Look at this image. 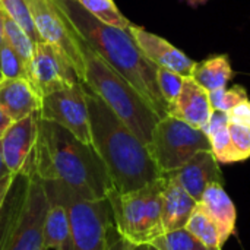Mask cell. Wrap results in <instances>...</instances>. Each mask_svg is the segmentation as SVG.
<instances>
[{
	"mask_svg": "<svg viewBox=\"0 0 250 250\" xmlns=\"http://www.w3.org/2000/svg\"><path fill=\"white\" fill-rule=\"evenodd\" d=\"M44 182H60L82 199H107L116 189L92 145L83 144L63 126L38 117L32 154L22 170Z\"/></svg>",
	"mask_w": 250,
	"mask_h": 250,
	"instance_id": "1",
	"label": "cell"
},
{
	"mask_svg": "<svg viewBox=\"0 0 250 250\" xmlns=\"http://www.w3.org/2000/svg\"><path fill=\"white\" fill-rule=\"evenodd\" d=\"M83 83V82H82ZM92 146L103 160L119 193L144 189L163 177L148 146L83 83Z\"/></svg>",
	"mask_w": 250,
	"mask_h": 250,
	"instance_id": "2",
	"label": "cell"
},
{
	"mask_svg": "<svg viewBox=\"0 0 250 250\" xmlns=\"http://www.w3.org/2000/svg\"><path fill=\"white\" fill-rule=\"evenodd\" d=\"M81 38L98 53L116 72L130 82L160 117L168 114L158 82L155 66L139 48L127 29L107 25L94 18L76 0H53Z\"/></svg>",
	"mask_w": 250,
	"mask_h": 250,
	"instance_id": "3",
	"label": "cell"
},
{
	"mask_svg": "<svg viewBox=\"0 0 250 250\" xmlns=\"http://www.w3.org/2000/svg\"><path fill=\"white\" fill-rule=\"evenodd\" d=\"M83 59V83L148 146L152 130L161 119L141 92L95 53L76 32Z\"/></svg>",
	"mask_w": 250,
	"mask_h": 250,
	"instance_id": "4",
	"label": "cell"
},
{
	"mask_svg": "<svg viewBox=\"0 0 250 250\" xmlns=\"http://www.w3.org/2000/svg\"><path fill=\"white\" fill-rule=\"evenodd\" d=\"M47 198L63 204L69 214L72 250H107L116 231L113 209L107 199L88 201L60 182H44Z\"/></svg>",
	"mask_w": 250,
	"mask_h": 250,
	"instance_id": "5",
	"label": "cell"
},
{
	"mask_svg": "<svg viewBox=\"0 0 250 250\" xmlns=\"http://www.w3.org/2000/svg\"><path fill=\"white\" fill-rule=\"evenodd\" d=\"M163 183L164 174L144 189L127 193L114 190L108 196L114 227L130 245H151L164 233Z\"/></svg>",
	"mask_w": 250,
	"mask_h": 250,
	"instance_id": "6",
	"label": "cell"
},
{
	"mask_svg": "<svg viewBox=\"0 0 250 250\" xmlns=\"http://www.w3.org/2000/svg\"><path fill=\"white\" fill-rule=\"evenodd\" d=\"M148 151L163 174L183 167L201 151H211V142L202 129L167 114L152 130Z\"/></svg>",
	"mask_w": 250,
	"mask_h": 250,
	"instance_id": "7",
	"label": "cell"
},
{
	"mask_svg": "<svg viewBox=\"0 0 250 250\" xmlns=\"http://www.w3.org/2000/svg\"><path fill=\"white\" fill-rule=\"evenodd\" d=\"M40 40L57 47L83 81V59L75 28L53 0H26Z\"/></svg>",
	"mask_w": 250,
	"mask_h": 250,
	"instance_id": "8",
	"label": "cell"
},
{
	"mask_svg": "<svg viewBox=\"0 0 250 250\" xmlns=\"http://www.w3.org/2000/svg\"><path fill=\"white\" fill-rule=\"evenodd\" d=\"M38 114L44 120L63 126L83 144L92 145L89 111L82 82L42 97Z\"/></svg>",
	"mask_w": 250,
	"mask_h": 250,
	"instance_id": "9",
	"label": "cell"
},
{
	"mask_svg": "<svg viewBox=\"0 0 250 250\" xmlns=\"http://www.w3.org/2000/svg\"><path fill=\"white\" fill-rule=\"evenodd\" d=\"M28 79L42 97L82 82L69 59L54 45L38 41L28 62Z\"/></svg>",
	"mask_w": 250,
	"mask_h": 250,
	"instance_id": "10",
	"label": "cell"
},
{
	"mask_svg": "<svg viewBox=\"0 0 250 250\" xmlns=\"http://www.w3.org/2000/svg\"><path fill=\"white\" fill-rule=\"evenodd\" d=\"M28 177L25 205L4 250H45L44 221L50 202L42 180L35 174Z\"/></svg>",
	"mask_w": 250,
	"mask_h": 250,
	"instance_id": "11",
	"label": "cell"
},
{
	"mask_svg": "<svg viewBox=\"0 0 250 250\" xmlns=\"http://www.w3.org/2000/svg\"><path fill=\"white\" fill-rule=\"evenodd\" d=\"M127 31L135 38L144 54L158 67L168 69L182 76H192L196 67V62L186 56L182 50L174 47L163 37L149 32L148 29L130 22Z\"/></svg>",
	"mask_w": 250,
	"mask_h": 250,
	"instance_id": "12",
	"label": "cell"
},
{
	"mask_svg": "<svg viewBox=\"0 0 250 250\" xmlns=\"http://www.w3.org/2000/svg\"><path fill=\"white\" fill-rule=\"evenodd\" d=\"M38 117L40 114L34 113L21 120L12 122L1 135L0 152L12 176L22 173L32 154L38 132Z\"/></svg>",
	"mask_w": 250,
	"mask_h": 250,
	"instance_id": "13",
	"label": "cell"
},
{
	"mask_svg": "<svg viewBox=\"0 0 250 250\" xmlns=\"http://www.w3.org/2000/svg\"><path fill=\"white\" fill-rule=\"evenodd\" d=\"M168 174L198 202L211 183H223L220 163L214 157L212 151L198 152L183 167Z\"/></svg>",
	"mask_w": 250,
	"mask_h": 250,
	"instance_id": "14",
	"label": "cell"
},
{
	"mask_svg": "<svg viewBox=\"0 0 250 250\" xmlns=\"http://www.w3.org/2000/svg\"><path fill=\"white\" fill-rule=\"evenodd\" d=\"M212 111L209 91L201 86L192 76L185 78L180 94L168 107V114L202 130L208 125Z\"/></svg>",
	"mask_w": 250,
	"mask_h": 250,
	"instance_id": "15",
	"label": "cell"
},
{
	"mask_svg": "<svg viewBox=\"0 0 250 250\" xmlns=\"http://www.w3.org/2000/svg\"><path fill=\"white\" fill-rule=\"evenodd\" d=\"M0 107L12 122H16L40 111L41 95L28 78L3 79L0 82Z\"/></svg>",
	"mask_w": 250,
	"mask_h": 250,
	"instance_id": "16",
	"label": "cell"
},
{
	"mask_svg": "<svg viewBox=\"0 0 250 250\" xmlns=\"http://www.w3.org/2000/svg\"><path fill=\"white\" fill-rule=\"evenodd\" d=\"M199 204L204 207V209L217 224L220 231V242L221 246H224L236 231L237 212H236V205L229 196V193L226 192L223 183L220 182L211 183L205 189Z\"/></svg>",
	"mask_w": 250,
	"mask_h": 250,
	"instance_id": "17",
	"label": "cell"
},
{
	"mask_svg": "<svg viewBox=\"0 0 250 250\" xmlns=\"http://www.w3.org/2000/svg\"><path fill=\"white\" fill-rule=\"evenodd\" d=\"M196 205L198 201H195L170 174H164V183H163L164 233L177 229H185Z\"/></svg>",
	"mask_w": 250,
	"mask_h": 250,
	"instance_id": "18",
	"label": "cell"
},
{
	"mask_svg": "<svg viewBox=\"0 0 250 250\" xmlns=\"http://www.w3.org/2000/svg\"><path fill=\"white\" fill-rule=\"evenodd\" d=\"M28 182L29 177L23 173L13 176L12 186L0 209V250H4L6 243L21 217V212L25 205Z\"/></svg>",
	"mask_w": 250,
	"mask_h": 250,
	"instance_id": "19",
	"label": "cell"
},
{
	"mask_svg": "<svg viewBox=\"0 0 250 250\" xmlns=\"http://www.w3.org/2000/svg\"><path fill=\"white\" fill-rule=\"evenodd\" d=\"M48 209L44 221L45 250H72V231L67 209L63 204L48 199Z\"/></svg>",
	"mask_w": 250,
	"mask_h": 250,
	"instance_id": "20",
	"label": "cell"
},
{
	"mask_svg": "<svg viewBox=\"0 0 250 250\" xmlns=\"http://www.w3.org/2000/svg\"><path fill=\"white\" fill-rule=\"evenodd\" d=\"M233 67L230 64L227 54H215L204 62L198 63L192 78L204 86L207 91L212 92L220 88H226L233 79Z\"/></svg>",
	"mask_w": 250,
	"mask_h": 250,
	"instance_id": "21",
	"label": "cell"
},
{
	"mask_svg": "<svg viewBox=\"0 0 250 250\" xmlns=\"http://www.w3.org/2000/svg\"><path fill=\"white\" fill-rule=\"evenodd\" d=\"M185 229L205 246H208L211 249L223 250L221 242H220L218 227L199 202H198L196 208L193 209L192 215L189 217Z\"/></svg>",
	"mask_w": 250,
	"mask_h": 250,
	"instance_id": "22",
	"label": "cell"
},
{
	"mask_svg": "<svg viewBox=\"0 0 250 250\" xmlns=\"http://www.w3.org/2000/svg\"><path fill=\"white\" fill-rule=\"evenodd\" d=\"M0 16H1V23H3V34L4 40L15 48V51L23 59V62L28 66V62L34 53V40L26 34L25 29H22L7 13H4L0 9Z\"/></svg>",
	"mask_w": 250,
	"mask_h": 250,
	"instance_id": "23",
	"label": "cell"
},
{
	"mask_svg": "<svg viewBox=\"0 0 250 250\" xmlns=\"http://www.w3.org/2000/svg\"><path fill=\"white\" fill-rule=\"evenodd\" d=\"M76 1L85 10H88L94 18H97L98 21L107 25L122 29H127L130 25L127 18L117 9L113 0H76Z\"/></svg>",
	"mask_w": 250,
	"mask_h": 250,
	"instance_id": "24",
	"label": "cell"
},
{
	"mask_svg": "<svg viewBox=\"0 0 250 250\" xmlns=\"http://www.w3.org/2000/svg\"><path fill=\"white\" fill-rule=\"evenodd\" d=\"M151 246L157 248L158 250H217L201 243L186 229L166 231L160 237H157L151 243Z\"/></svg>",
	"mask_w": 250,
	"mask_h": 250,
	"instance_id": "25",
	"label": "cell"
},
{
	"mask_svg": "<svg viewBox=\"0 0 250 250\" xmlns=\"http://www.w3.org/2000/svg\"><path fill=\"white\" fill-rule=\"evenodd\" d=\"M0 6L4 13H7L22 29L26 31V34L34 40V42L41 41L31 18L26 0H0Z\"/></svg>",
	"mask_w": 250,
	"mask_h": 250,
	"instance_id": "26",
	"label": "cell"
},
{
	"mask_svg": "<svg viewBox=\"0 0 250 250\" xmlns=\"http://www.w3.org/2000/svg\"><path fill=\"white\" fill-rule=\"evenodd\" d=\"M0 70L4 79L28 78L26 63L6 40H3V44L0 48Z\"/></svg>",
	"mask_w": 250,
	"mask_h": 250,
	"instance_id": "27",
	"label": "cell"
},
{
	"mask_svg": "<svg viewBox=\"0 0 250 250\" xmlns=\"http://www.w3.org/2000/svg\"><path fill=\"white\" fill-rule=\"evenodd\" d=\"M209 100H211V105L214 110L229 113L242 101L249 100V95L245 86L233 85L231 88L226 86V88H220V89L209 92Z\"/></svg>",
	"mask_w": 250,
	"mask_h": 250,
	"instance_id": "28",
	"label": "cell"
},
{
	"mask_svg": "<svg viewBox=\"0 0 250 250\" xmlns=\"http://www.w3.org/2000/svg\"><path fill=\"white\" fill-rule=\"evenodd\" d=\"M208 138H209V142H211V151H212L214 157L217 158V161L220 164L240 163V160H239V157H237V154L234 151V146L231 144V136H230L229 126L214 132Z\"/></svg>",
	"mask_w": 250,
	"mask_h": 250,
	"instance_id": "29",
	"label": "cell"
},
{
	"mask_svg": "<svg viewBox=\"0 0 250 250\" xmlns=\"http://www.w3.org/2000/svg\"><path fill=\"white\" fill-rule=\"evenodd\" d=\"M185 78L186 76H182V75H179L176 72H171L168 69H163V67L157 69L158 88H160V92H161V95H163V98H164V101L167 103L168 107L173 104V101L180 94Z\"/></svg>",
	"mask_w": 250,
	"mask_h": 250,
	"instance_id": "30",
	"label": "cell"
},
{
	"mask_svg": "<svg viewBox=\"0 0 250 250\" xmlns=\"http://www.w3.org/2000/svg\"><path fill=\"white\" fill-rule=\"evenodd\" d=\"M229 130L231 136V144L234 146L239 160L246 161L248 158H250V126L230 123Z\"/></svg>",
	"mask_w": 250,
	"mask_h": 250,
	"instance_id": "31",
	"label": "cell"
},
{
	"mask_svg": "<svg viewBox=\"0 0 250 250\" xmlns=\"http://www.w3.org/2000/svg\"><path fill=\"white\" fill-rule=\"evenodd\" d=\"M227 114H229L230 123L250 126V100L242 101L234 108H231Z\"/></svg>",
	"mask_w": 250,
	"mask_h": 250,
	"instance_id": "32",
	"label": "cell"
},
{
	"mask_svg": "<svg viewBox=\"0 0 250 250\" xmlns=\"http://www.w3.org/2000/svg\"><path fill=\"white\" fill-rule=\"evenodd\" d=\"M230 125V119H229V114L224 113V111H218V110H214L212 111V116L208 122V125L205 126L204 132L207 133V136L212 135L214 132L223 129V127H227Z\"/></svg>",
	"mask_w": 250,
	"mask_h": 250,
	"instance_id": "33",
	"label": "cell"
},
{
	"mask_svg": "<svg viewBox=\"0 0 250 250\" xmlns=\"http://www.w3.org/2000/svg\"><path fill=\"white\" fill-rule=\"evenodd\" d=\"M12 182H13V176H12V174L3 177V179L0 180V209H1V207H3V202H4V199H6V196H7V192H9V189H10V186H12Z\"/></svg>",
	"mask_w": 250,
	"mask_h": 250,
	"instance_id": "34",
	"label": "cell"
},
{
	"mask_svg": "<svg viewBox=\"0 0 250 250\" xmlns=\"http://www.w3.org/2000/svg\"><path fill=\"white\" fill-rule=\"evenodd\" d=\"M129 246H130V243L129 242H126L119 233L116 234V237H113L111 239V242H110V245H108V248L107 250H129Z\"/></svg>",
	"mask_w": 250,
	"mask_h": 250,
	"instance_id": "35",
	"label": "cell"
},
{
	"mask_svg": "<svg viewBox=\"0 0 250 250\" xmlns=\"http://www.w3.org/2000/svg\"><path fill=\"white\" fill-rule=\"evenodd\" d=\"M12 125V119L6 114V111L0 107V130L4 132Z\"/></svg>",
	"mask_w": 250,
	"mask_h": 250,
	"instance_id": "36",
	"label": "cell"
},
{
	"mask_svg": "<svg viewBox=\"0 0 250 250\" xmlns=\"http://www.w3.org/2000/svg\"><path fill=\"white\" fill-rule=\"evenodd\" d=\"M10 173H9V170H7V167H6V164H4V161H3V157H1V152H0V180L3 179V177H6V176H9Z\"/></svg>",
	"mask_w": 250,
	"mask_h": 250,
	"instance_id": "37",
	"label": "cell"
},
{
	"mask_svg": "<svg viewBox=\"0 0 250 250\" xmlns=\"http://www.w3.org/2000/svg\"><path fill=\"white\" fill-rule=\"evenodd\" d=\"M129 250H148V245H130Z\"/></svg>",
	"mask_w": 250,
	"mask_h": 250,
	"instance_id": "38",
	"label": "cell"
},
{
	"mask_svg": "<svg viewBox=\"0 0 250 250\" xmlns=\"http://www.w3.org/2000/svg\"><path fill=\"white\" fill-rule=\"evenodd\" d=\"M3 40H4V34H3V23H1V16H0V48H1Z\"/></svg>",
	"mask_w": 250,
	"mask_h": 250,
	"instance_id": "39",
	"label": "cell"
},
{
	"mask_svg": "<svg viewBox=\"0 0 250 250\" xmlns=\"http://www.w3.org/2000/svg\"><path fill=\"white\" fill-rule=\"evenodd\" d=\"M186 1H189L190 4L196 6V4H202V3H205V1H208V0H186Z\"/></svg>",
	"mask_w": 250,
	"mask_h": 250,
	"instance_id": "40",
	"label": "cell"
},
{
	"mask_svg": "<svg viewBox=\"0 0 250 250\" xmlns=\"http://www.w3.org/2000/svg\"><path fill=\"white\" fill-rule=\"evenodd\" d=\"M148 250H158L157 248H154V246H151V245H148Z\"/></svg>",
	"mask_w": 250,
	"mask_h": 250,
	"instance_id": "41",
	"label": "cell"
},
{
	"mask_svg": "<svg viewBox=\"0 0 250 250\" xmlns=\"http://www.w3.org/2000/svg\"><path fill=\"white\" fill-rule=\"evenodd\" d=\"M3 79H4V76H3V73H1V70H0V82H1Z\"/></svg>",
	"mask_w": 250,
	"mask_h": 250,
	"instance_id": "42",
	"label": "cell"
},
{
	"mask_svg": "<svg viewBox=\"0 0 250 250\" xmlns=\"http://www.w3.org/2000/svg\"><path fill=\"white\" fill-rule=\"evenodd\" d=\"M1 135H3V132H1V130H0V139H1Z\"/></svg>",
	"mask_w": 250,
	"mask_h": 250,
	"instance_id": "43",
	"label": "cell"
},
{
	"mask_svg": "<svg viewBox=\"0 0 250 250\" xmlns=\"http://www.w3.org/2000/svg\"><path fill=\"white\" fill-rule=\"evenodd\" d=\"M0 9H1V6H0Z\"/></svg>",
	"mask_w": 250,
	"mask_h": 250,
	"instance_id": "44",
	"label": "cell"
}]
</instances>
